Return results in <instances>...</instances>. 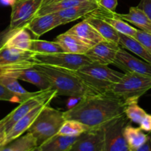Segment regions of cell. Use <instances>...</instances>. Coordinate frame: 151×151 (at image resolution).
I'll return each instance as SVG.
<instances>
[{
	"instance_id": "obj_1",
	"label": "cell",
	"mask_w": 151,
	"mask_h": 151,
	"mask_svg": "<svg viewBox=\"0 0 151 151\" xmlns=\"http://www.w3.org/2000/svg\"><path fill=\"white\" fill-rule=\"evenodd\" d=\"M125 102L111 91L84 96L76 106L64 111L65 119H73L90 129L104 126L124 114Z\"/></svg>"
},
{
	"instance_id": "obj_2",
	"label": "cell",
	"mask_w": 151,
	"mask_h": 151,
	"mask_svg": "<svg viewBox=\"0 0 151 151\" xmlns=\"http://www.w3.org/2000/svg\"><path fill=\"white\" fill-rule=\"evenodd\" d=\"M49 80L52 89L56 91L58 96L84 97L99 94L87 85L74 71L44 64H36Z\"/></svg>"
},
{
	"instance_id": "obj_3",
	"label": "cell",
	"mask_w": 151,
	"mask_h": 151,
	"mask_svg": "<svg viewBox=\"0 0 151 151\" xmlns=\"http://www.w3.org/2000/svg\"><path fill=\"white\" fill-rule=\"evenodd\" d=\"M74 72L88 86L98 93L110 91L124 75L107 66L94 63L84 65Z\"/></svg>"
},
{
	"instance_id": "obj_4",
	"label": "cell",
	"mask_w": 151,
	"mask_h": 151,
	"mask_svg": "<svg viewBox=\"0 0 151 151\" xmlns=\"http://www.w3.org/2000/svg\"><path fill=\"white\" fill-rule=\"evenodd\" d=\"M65 121L64 112L47 105L41 110L30 128L27 131L36 139L40 146L56 136Z\"/></svg>"
},
{
	"instance_id": "obj_5",
	"label": "cell",
	"mask_w": 151,
	"mask_h": 151,
	"mask_svg": "<svg viewBox=\"0 0 151 151\" xmlns=\"http://www.w3.org/2000/svg\"><path fill=\"white\" fill-rule=\"evenodd\" d=\"M150 89H151V77L125 72L110 91L128 105L138 103L139 99Z\"/></svg>"
},
{
	"instance_id": "obj_6",
	"label": "cell",
	"mask_w": 151,
	"mask_h": 151,
	"mask_svg": "<svg viewBox=\"0 0 151 151\" xmlns=\"http://www.w3.org/2000/svg\"><path fill=\"white\" fill-rule=\"evenodd\" d=\"M56 96H57V94L55 89L39 90L36 91L33 96L21 103L18 107L7 115V119L4 122L6 134L18 120L29 113L34 108L40 104H49Z\"/></svg>"
},
{
	"instance_id": "obj_7",
	"label": "cell",
	"mask_w": 151,
	"mask_h": 151,
	"mask_svg": "<svg viewBox=\"0 0 151 151\" xmlns=\"http://www.w3.org/2000/svg\"><path fill=\"white\" fill-rule=\"evenodd\" d=\"M35 59L37 64L56 66L72 71L78 70L84 65L92 63L85 55L72 54L64 52L49 55L36 54Z\"/></svg>"
},
{
	"instance_id": "obj_8",
	"label": "cell",
	"mask_w": 151,
	"mask_h": 151,
	"mask_svg": "<svg viewBox=\"0 0 151 151\" xmlns=\"http://www.w3.org/2000/svg\"><path fill=\"white\" fill-rule=\"evenodd\" d=\"M44 0H17L12 6L10 27L11 29L26 28L36 16Z\"/></svg>"
},
{
	"instance_id": "obj_9",
	"label": "cell",
	"mask_w": 151,
	"mask_h": 151,
	"mask_svg": "<svg viewBox=\"0 0 151 151\" xmlns=\"http://www.w3.org/2000/svg\"><path fill=\"white\" fill-rule=\"evenodd\" d=\"M127 121L128 119L124 114L104 125L105 151H130L123 134Z\"/></svg>"
},
{
	"instance_id": "obj_10",
	"label": "cell",
	"mask_w": 151,
	"mask_h": 151,
	"mask_svg": "<svg viewBox=\"0 0 151 151\" xmlns=\"http://www.w3.org/2000/svg\"><path fill=\"white\" fill-rule=\"evenodd\" d=\"M36 53L30 50L4 47L0 50V69L31 67L37 64Z\"/></svg>"
},
{
	"instance_id": "obj_11",
	"label": "cell",
	"mask_w": 151,
	"mask_h": 151,
	"mask_svg": "<svg viewBox=\"0 0 151 151\" xmlns=\"http://www.w3.org/2000/svg\"><path fill=\"white\" fill-rule=\"evenodd\" d=\"M0 76H9L17 80L30 83L39 90L51 89V85L47 77L35 66L0 69Z\"/></svg>"
},
{
	"instance_id": "obj_12",
	"label": "cell",
	"mask_w": 151,
	"mask_h": 151,
	"mask_svg": "<svg viewBox=\"0 0 151 151\" xmlns=\"http://www.w3.org/2000/svg\"><path fill=\"white\" fill-rule=\"evenodd\" d=\"M113 65L125 72L151 77V63L137 58L121 47L118 50Z\"/></svg>"
},
{
	"instance_id": "obj_13",
	"label": "cell",
	"mask_w": 151,
	"mask_h": 151,
	"mask_svg": "<svg viewBox=\"0 0 151 151\" xmlns=\"http://www.w3.org/2000/svg\"><path fill=\"white\" fill-rule=\"evenodd\" d=\"M70 151H105L104 126L92 128L78 136Z\"/></svg>"
},
{
	"instance_id": "obj_14",
	"label": "cell",
	"mask_w": 151,
	"mask_h": 151,
	"mask_svg": "<svg viewBox=\"0 0 151 151\" xmlns=\"http://www.w3.org/2000/svg\"><path fill=\"white\" fill-rule=\"evenodd\" d=\"M120 48L117 43L103 40L92 47L84 55L92 63L107 66L113 64Z\"/></svg>"
},
{
	"instance_id": "obj_15",
	"label": "cell",
	"mask_w": 151,
	"mask_h": 151,
	"mask_svg": "<svg viewBox=\"0 0 151 151\" xmlns=\"http://www.w3.org/2000/svg\"><path fill=\"white\" fill-rule=\"evenodd\" d=\"M48 104H40L36 108H34L32 111L27 114L26 115L21 118L14 124L13 127L10 128V131L5 134V137L2 142V147L13 141L16 139L23 135L25 132L28 131L34 121L38 116L40 112L41 111L44 107Z\"/></svg>"
},
{
	"instance_id": "obj_16",
	"label": "cell",
	"mask_w": 151,
	"mask_h": 151,
	"mask_svg": "<svg viewBox=\"0 0 151 151\" xmlns=\"http://www.w3.org/2000/svg\"><path fill=\"white\" fill-rule=\"evenodd\" d=\"M60 25L62 24L59 18L54 13H52L35 16L26 27V29L30 31L36 38H39Z\"/></svg>"
},
{
	"instance_id": "obj_17",
	"label": "cell",
	"mask_w": 151,
	"mask_h": 151,
	"mask_svg": "<svg viewBox=\"0 0 151 151\" xmlns=\"http://www.w3.org/2000/svg\"><path fill=\"white\" fill-rule=\"evenodd\" d=\"M99 6L98 4L90 1H86L78 5L61 10V11L54 13L59 18L61 24H66L69 22H72L73 21L79 19L82 17H85L87 15L90 14L96 9H97Z\"/></svg>"
},
{
	"instance_id": "obj_18",
	"label": "cell",
	"mask_w": 151,
	"mask_h": 151,
	"mask_svg": "<svg viewBox=\"0 0 151 151\" xmlns=\"http://www.w3.org/2000/svg\"><path fill=\"white\" fill-rule=\"evenodd\" d=\"M54 41L60 45L64 52L72 53V54L84 55L90 48L89 44L73 34L67 32L60 34L55 38Z\"/></svg>"
},
{
	"instance_id": "obj_19",
	"label": "cell",
	"mask_w": 151,
	"mask_h": 151,
	"mask_svg": "<svg viewBox=\"0 0 151 151\" xmlns=\"http://www.w3.org/2000/svg\"><path fill=\"white\" fill-rule=\"evenodd\" d=\"M67 32L78 36L91 47L105 40L98 31L85 19L74 25L68 29Z\"/></svg>"
},
{
	"instance_id": "obj_20",
	"label": "cell",
	"mask_w": 151,
	"mask_h": 151,
	"mask_svg": "<svg viewBox=\"0 0 151 151\" xmlns=\"http://www.w3.org/2000/svg\"><path fill=\"white\" fill-rule=\"evenodd\" d=\"M84 19L98 31L104 39L118 44L119 33L109 23L105 22L100 16H97L96 13H93V11L84 17Z\"/></svg>"
},
{
	"instance_id": "obj_21",
	"label": "cell",
	"mask_w": 151,
	"mask_h": 151,
	"mask_svg": "<svg viewBox=\"0 0 151 151\" xmlns=\"http://www.w3.org/2000/svg\"><path fill=\"white\" fill-rule=\"evenodd\" d=\"M116 15L121 19L125 22L134 24L136 27L139 28L141 30L145 31L148 33L151 34V22L147 15L144 13L143 10L136 6V7H130L129 12L127 13L121 14L117 13Z\"/></svg>"
},
{
	"instance_id": "obj_22",
	"label": "cell",
	"mask_w": 151,
	"mask_h": 151,
	"mask_svg": "<svg viewBox=\"0 0 151 151\" xmlns=\"http://www.w3.org/2000/svg\"><path fill=\"white\" fill-rule=\"evenodd\" d=\"M124 139L130 151H136L147 142L148 136L140 128H136L127 123L123 131Z\"/></svg>"
},
{
	"instance_id": "obj_23",
	"label": "cell",
	"mask_w": 151,
	"mask_h": 151,
	"mask_svg": "<svg viewBox=\"0 0 151 151\" xmlns=\"http://www.w3.org/2000/svg\"><path fill=\"white\" fill-rule=\"evenodd\" d=\"M118 44L121 48L132 52L142 60L151 63V53L136 38L119 33Z\"/></svg>"
},
{
	"instance_id": "obj_24",
	"label": "cell",
	"mask_w": 151,
	"mask_h": 151,
	"mask_svg": "<svg viewBox=\"0 0 151 151\" xmlns=\"http://www.w3.org/2000/svg\"><path fill=\"white\" fill-rule=\"evenodd\" d=\"M77 137L56 134L39 147L42 151H70Z\"/></svg>"
},
{
	"instance_id": "obj_25",
	"label": "cell",
	"mask_w": 151,
	"mask_h": 151,
	"mask_svg": "<svg viewBox=\"0 0 151 151\" xmlns=\"http://www.w3.org/2000/svg\"><path fill=\"white\" fill-rule=\"evenodd\" d=\"M36 139L32 134L27 132L26 134L19 137L0 149V151H30L37 147Z\"/></svg>"
},
{
	"instance_id": "obj_26",
	"label": "cell",
	"mask_w": 151,
	"mask_h": 151,
	"mask_svg": "<svg viewBox=\"0 0 151 151\" xmlns=\"http://www.w3.org/2000/svg\"><path fill=\"white\" fill-rule=\"evenodd\" d=\"M32 40L33 38L30 37L28 29L26 28H22L7 40L4 47L30 51Z\"/></svg>"
},
{
	"instance_id": "obj_27",
	"label": "cell",
	"mask_w": 151,
	"mask_h": 151,
	"mask_svg": "<svg viewBox=\"0 0 151 151\" xmlns=\"http://www.w3.org/2000/svg\"><path fill=\"white\" fill-rule=\"evenodd\" d=\"M19 80L9 76H0V83L8 89L10 92L17 96L21 100V103L27 99L33 96L36 92H30L19 84Z\"/></svg>"
},
{
	"instance_id": "obj_28",
	"label": "cell",
	"mask_w": 151,
	"mask_h": 151,
	"mask_svg": "<svg viewBox=\"0 0 151 151\" xmlns=\"http://www.w3.org/2000/svg\"><path fill=\"white\" fill-rule=\"evenodd\" d=\"M30 51L33 52L36 54L41 55L54 54L64 52L60 45L56 41H44L38 38L32 40Z\"/></svg>"
},
{
	"instance_id": "obj_29",
	"label": "cell",
	"mask_w": 151,
	"mask_h": 151,
	"mask_svg": "<svg viewBox=\"0 0 151 151\" xmlns=\"http://www.w3.org/2000/svg\"><path fill=\"white\" fill-rule=\"evenodd\" d=\"M90 128L78 121L73 119H65L57 134L66 137H78Z\"/></svg>"
},
{
	"instance_id": "obj_30",
	"label": "cell",
	"mask_w": 151,
	"mask_h": 151,
	"mask_svg": "<svg viewBox=\"0 0 151 151\" xmlns=\"http://www.w3.org/2000/svg\"><path fill=\"white\" fill-rule=\"evenodd\" d=\"M86 1H84V0H61V1H56V2L42 6L38 11L36 16L56 13V12H59L61 10H65V9L70 8V7H74V6L78 5V4H81Z\"/></svg>"
},
{
	"instance_id": "obj_31",
	"label": "cell",
	"mask_w": 151,
	"mask_h": 151,
	"mask_svg": "<svg viewBox=\"0 0 151 151\" xmlns=\"http://www.w3.org/2000/svg\"><path fill=\"white\" fill-rule=\"evenodd\" d=\"M147 112L138 105V103H132L127 105L124 110V114L129 120L136 124H140Z\"/></svg>"
},
{
	"instance_id": "obj_32",
	"label": "cell",
	"mask_w": 151,
	"mask_h": 151,
	"mask_svg": "<svg viewBox=\"0 0 151 151\" xmlns=\"http://www.w3.org/2000/svg\"><path fill=\"white\" fill-rule=\"evenodd\" d=\"M135 38L151 53V34L138 29Z\"/></svg>"
},
{
	"instance_id": "obj_33",
	"label": "cell",
	"mask_w": 151,
	"mask_h": 151,
	"mask_svg": "<svg viewBox=\"0 0 151 151\" xmlns=\"http://www.w3.org/2000/svg\"><path fill=\"white\" fill-rule=\"evenodd\" d=\"M0 100L21 103L20 99L14 94L10 92L8 89H7L1 83H0Z\"/></svg>"
},
{
	"instance_id": "obj_34",
	"label": "cell",
	"mask_w": 151,
	"mask_h": 151,
	"mask_svg": "<svg viewBox=\"0 0 151 151\" xmlns=\"http://www.w3.org/2000/svg\"><path fill=\"white\" fill-rule=\"evenodd\" d=\"M97 4L102 8L110 13H115V9L118 5V0H99Z\"/></svg>"
},
{
	"instance_id": "obj_35",
	"label": "cell",
	"mask_w": 151,
	"mask_h": 151,
	"mask_svg": "<svg viewBox=\"0 0 151 151\" xmlns=\"http://www.w3.org/2000/svg\"><path fill=\"white\" fill-rule=\"evenodd\" d=\"M19 29H11L10 27H7V28L0 32V50L4 47L5 43L7 40L12 36L14 33H16Z\"/></svg>"
},
{
	"instance_id": "obj_36",
	"label": "cell",
	"mask_w": 151,
	"mask_h": 151,
	"mask_svg": "<svg viewBox=\"0 0 151 151\" xmlns=\"http://www.w3.org/2000/svg\"><path fill=\"white\" fill-rule=\"evenodd\" d=\"M137 7L143 10L151 22V0H141Z\"/></svg>"
},
{
	"instance_id": "obj_37",
	"label": "cell",
	"mask_w": 151,
	"mask_h": 151,
	"mask_svg": "<svg viewBox=\"0 0 151 151\" xmlns=\"http://www.w3.org/2000/svg\"><path fill=\"white\" fill-rule=\"evenodd\" d=\"M139 128L146 132H151V114H147L139 124Z\"/></svg>"
},
{
	"instance_id": "obj_38",
	"label": "cell",
	"mask_w": 151,
	"mask_h": 151,
	"mask_svg": "<svg viewBox=\"0 0 151 151\" xmlns=\"http://www.w3.org/2000/svg\"><path fill=\"white\" fill-rule=\"evenodd\" d=\"M7 116L0 120V149L2 147V142L5 137V129H4V122H5Z\"/></svg>"
},
{
	"instance_id": "obj_39",
	"label": "cell",
	"mask_w": 151,
	"mask_h": 151,
	"mask_svg": "<svg viewBox=\"0 0 151 151\" xmlns=\"http://www.w3.org/2000/svg\"><path fill=\"white\" fill-rule=\"evenodd\" d=\"M83 97H69V99L67 101V108L68 109H70L76 106Z\"/></svg>"
},
{
	"instance_id": "obj_40",
	"label": "cell",
	"mask_w": 151,
	"mask_h": 151,
	"mask_svg": "<svg viewBox=\"0 0 151 151\" xmlns=\"http://www.w3.org/2000/svg\"><path fill=\"white\" fill-rule=\"evenodd\" d=\"M136 151H151V135L148 136L146 142Z\"/></svg>"
},
{
	"instance_id": "obj_41",
	"label": "cell",
	"mask_w": 151,
	"mask_h": 151,
	"mask_svg": "<svg viewBox=\"0 0 151 151\" xmlns=\"http://www.w3.org/2000/svg\"><path fill=\"white\" fill-rule=\"evenodd\" d=\"M17 1V0H0L1 3L4 5H9V6H13L15 4V2Z\"/></svg>"
},
{
	"instance_id": "obj_42",
	"label": "cell",
	"mask_w": 151,
	"mask_h": 151,
	"mask_svg": "<svg viewBox=\"0 0 151 151\" xmlns=\"http://www.w3.org/2000/svg\"><path fill=\"white\" fill-rule=\"evenodd\" d=\"M61 1V0H44V1H43L42 6L47 5V4H51V3H53V2H56V1ZM42 6H41V7H42Z\"/></svg>"
},
{
	"instance_id": "obj_43",
	"label": "cell",
	"mask_w": 151,
	"mask_h": 151,
	"mask_svg": "<svg viewBox=\"0 0 151 151\" xmlns=\"http://www.w3.org/2000/svg\"><path fill=\"white\" fill-rule=\"evenodd\" d=\"M30 151H42V150H41V147H40L39 146H37V147H34L33 149H32Z\"/></svg>"
},
{
	"instance_id": "obj_44",
	"label": "cell",
	"mask_w": 151,
	"mask_h": 151,
	"mask_svg": "<svg viewBox=\"0 0 151 151\" xmlns=\"http://www.w3.org/2000/svg\"><path fill=\"white\" fill-rule=\"evenodd\" d=\"M84 1H90V2H94V3H96V4H97L98 1H99V0H84Z\"/></svg>"
}]
</instances>
